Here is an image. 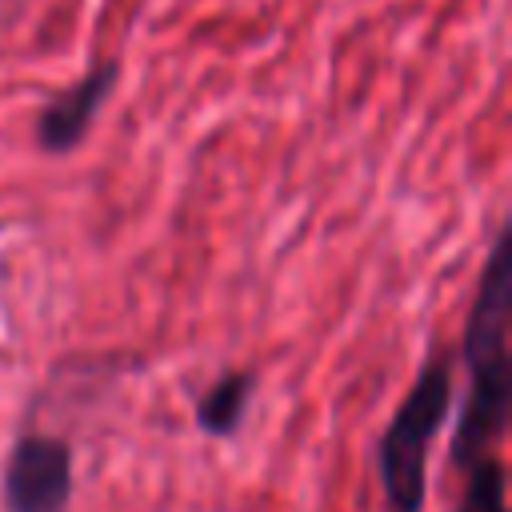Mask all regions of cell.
Masks as SVG:
<instances>
[{
	"mask_svg": "<svg viewBox=\"0 0 512 512\" xmlns=\"http://www.w3.org/2000/svg\"><path fill=\"white\" fill-rule=\"evenodd\" d=\"M460 352L468 368V396L452 436V460L472 468L492 456L508 420V228H496L492 236Z\"/></svg>",
	"mask_w": 512,
	"mask_h": 512,
	"instance_id": "obj_1",
	"label": "cell"
},
{
	"mask_svg": "<svg viewBox=\"0 0 512 512\" xmlns=\"http://www.w3.org/2000/svg\"><path fill=\"white\" fill-rule=\"evenodd\" d=\"M448 404H452V360L432 356L416 372L412 388L404 392V400L392 412V420L380 436V448H376L384 512H420L428 452L448 420Z\"/></svg>",
	"mask_w": 512,
	"mask_h": 512,
	"instance_id": "obj_2",
	"label": "cell"
},
{
	"mask_svg": "<svg viewBox=\"0 0 512 512\" xmlns=\"http://www.w3.org/2000/svg\"><path fill=\"white\" fill-rule=\"evenodd\" d=\"M116 80H120V60L116 56H104V60H92L80 80H72L56 96H48L40 104L36 120H32L36 148L44 156H68V152H76L88 140V132H92L100 108L108 104Z\"/></svg>",
	"mask_w": 512,
	"mask_h": 512,
	"instance_id": "obj_3",
	"label": "cell"
},
{
	"mask_svg": "<svg viewBox=\"0 0 512 512\" xmlns=\"http://www.w3.org/2000/svg\"><path fill=\"white\" fill-rule=\"evenodd\" d=\"M72 492V452L60 436L24 432L4 464L8 512H64Z\"/></svg>",
	"mask_w": 512,
	"mask_h": 512,
	"instance_id": "obj_4",
	"label": "cell"
},
{
	"mask_svg": "<svg viewBox=\"0 0 512 512\" xmlns=\"http://www.w3.org/2000/svg\"><path fill=\"white\" fill-rule=\"evenodd\" d=\"M252 400V372H224L200 400H196V420L204 432L212 436H228L236 432V424L244 420Z\"/></svg>",
	"mask_w": 512,
	"mask_h": 512,
	"instance_id": "obj_5",
	"label": "cell"
},
{
	"mask_svg": "<svg viewBox=\"0 0 512 512\" xmlns=\"http://www.w3.org/2000/svg\"><path fill=\"white\" fill-rule=\"evenodd\" d=\"M468 484H464V496H460V508L456 512H508V500H504V464L496 456H484L476 460L472 468H464Z\"/></svg>",
	"mask_w": 512,
	"mask_h": 512,
	"instance_id": "obj_6",
	"label": "cell"
}]
</instances>
